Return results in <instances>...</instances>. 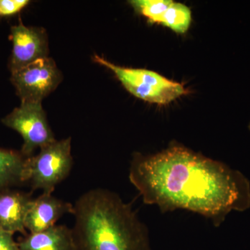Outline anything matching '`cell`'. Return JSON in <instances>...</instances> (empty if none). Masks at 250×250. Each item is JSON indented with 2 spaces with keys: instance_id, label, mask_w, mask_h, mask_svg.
Masks as SVG:
<instances>
[{
  "instance_id": "obj_14",
  "label": "cell",
  "mask_w": 250,
  "mask_h": 250,
  "mask_svg": "<svg viewBox=\"0 0 250 250\" xmlns=\"http://www.w3.org/2000/svg\"><path fill=\"white\" fill-rule=\"evenodd\" d=\"M29 0H0V16H13L29 4Z\"/></svg>"
},
{
  "instance_id": "obj_5",
  "label": "cell",
  "mask_w": 250,
  "mask_h": 250,
  "mask_svg": "<svg viewBox=\"0 0 250 250\" xmlns=\"http://www.w3.org/2000/svg\"><path fill=\"white\" fill-rule=\"evenodd\" d=\"M1 122L22 136L21 152L25 157L32 156L37 148L41 149L57 141L40 102H21V106L14 108Z\"/></svg>"
},
{
  "instance_id": "obj_6",
  "label": "cell",
  "mask_w": 250,
  "mask_h": 250,
  "mask_svg": "<svg viewBox=\"0 0 250 250\" xmlns=\"http://www.w3.org/2000/svg\"><path fill=\"white\" fill-rule=\"evenodd\" d=\"M11 82L21 102H40L56 89L62 74L53 59H39L11 72Z\"/></svg>"
},
{
  "instance_id": "obj_10",
  "label": "cell",
  "mask_w": 250,
  "mask_h": 250,
  "mask_svg": "<svg viewBox=\"0 0 250 250\" xmlns=\"http://www.w3.org/2000/svg\"><path fill=\"white\" fill-rule=\"evenodd\" d=\"M18 246L19 250H78L72 229L65 225L27 233L18 242Z\"/></svg>"
},
{
  "instance_id": "obj_2",
  "label": "cell",
  "mask_w": 250,
  "mask_h": 250,
  "mask_svg": "<svg viewBox=\"0 0 250 250\" xmlns=\"http://www.w3.org/2000/svg\"><path fill=\"white\" fill-rule=\"evenodd\" d=\"M74 208L72 229L78 250H151L147 226L116 192L93 189Z\"/></svg>"
},
{
  "instance_id": "obj_7",
  "label": "cell",
  "mask_w": 250,
  "mask_h": 250,
  "mask_svg": "<svg viewBox=\"0 0 250 250\" xmlns=\"http://www.w3.org/2000/svg\"><path fill=\"white\" fill-rule=\"evenodd\" d=\"M12 52L9 67L11 72L29 65L39 59L47 57L48 45L45 30L27 27L22 22L11 28Z\"/></svg>"
},
{
  "instance_id": "obj_8",
  "label": "cell",
  "mask_w": 250,
  "mask_h": 250,
  "mask_svg": "<svg viewBox=\"0 0 250 250\" xmlns=\"http://www.w3.org/2000/svg\"><path fill=\"white\" fill-rule=\"evenodd\" d=\"M74 211V205L70 202L60 200L52 194L42 192L33 200L25 220L26 229L29 233L45 231L56 225L64 215H73Z\"/></svg>"
},
{
  "instance_id": "obj_11",
  "label": "cell",
  "mask_w": 250,
  "mask_h": 250,
  "mask_svg": "<svg viewBox=\"0 0 250 250\" xmlns=\"http://www.w3.org/2000/svg\"><path fill=\"white\" fill-rule=\"evenodd\" d=\"M25 157L21 152L0 147V195L24 183Z\"/></svg>"
},
{
  "instance_id": "obj_4",
  "label": "cell",
  "mask_w": 250,
  "mask_h": 250,
  "mask_svg": "<svg viewBox=\"0 0 250 250\" xmlns=\"http://www.w3.org/2000/svg\"><path fill=\"white\" fill-rule=\"evenodd\" d=\"M72 166L71 138L55 141L41 148L37 155L27 158L24 183L30 184L33 190L41 189L52 194L55 187L68 177Z\"/></svg>"
},
{
  "instance_id": "obj_15",
  "label": "cell",
  "mask_w": 250,
  "mask_h": 250,
  "mask_svg": "<svg viewBox=\"0 0 250 250\" xmlns=\"http://www.w3.org/2000/svg\"><path fill=\"white\" fill-rule=\"evenodd\" d=\"M0 250H19L18 243L14 238V233L0 229Z\"/></svg>"
},
{
  "instance_id": "obj_16",
  "label": "cell",
  "mask_w": 250,
  "mask_h": 250,
  "mask_svg": "<svg viewBox=\"0 0 250 250\" xmlns=\"http://www.w3.org/2000/svg\"><path fill=\"white\" fill-rule=\"evenodd\" d=\"M248 128H249V130H250V123H249V125H248Z\"/></svg>"
},
{
  "instance_id": "obj_13",
  "label": "cell",
  "mask_w": 250,
  "mask_h": 250,
  "mask_svg": "<svg viewBox=\"0 0 250 250\" xmlns=\"http://www.w3.org/2000/svg\"><path fill=\"white\" fill-rule=\"evenodd\" d=\"M136 12L142 15L154 23L168 9L173 2L171 0H131L129 1Z\"/></svg>"
},
{
  "instance_id": "obj_9",
  "label": "cell",
  "mask_w": 250,
  "mask_h": 250,
  "mask_svg": "<svg viewBox=\"0 0 250 250\" xmlns=\"http://www.w3.org/2000/svg\"><path fill=\"white\" fill-rule=\"evenodd\" d=\"M34 199L31 193L6 190L0 195V229L8 232L27 234L25 220Z\"/></svg>"
},
{
  "instance_id": "obj_3",
  "label": "cell",
  "mask_w": 250,
  "mask_h": 250,
  "mask_svg": "<svg viewBox=\"0 0 250 250\" xmlns=\"http://www.w3.org/2000/svg\"><path fill=\"white\" fill-rule=\"evenodd\" d=\"M93 59L109 69L128 92L143 101L165 105L188 93L182 83L152 70L119 66L98 55Z\"/></svg>"
},
{
  "instance_id": "obj_12",
  "label": "cell",
  "mask_w": 250,
  "mask_h": 250,
  "mask_svg": "<svg viewBox=\"0 0 250 250\" xmlns=\"http://www.w3.org/2000/svg\"><path fill=\"white\" fill-rule=\"evenodd\" d=\"M191 11L182 3L172 2L168 9L154 23L162 24L178 34H184L191 23Z\"/></svg>"
},
{
  "instance_id": "obj_1",
  "label": "cell",
  "mask_w": 250,
  "mask_h": 250,
  "mask_svg": "<svg viewBox=\"0 0 250 250\" xmlns=\"http://www.w3.org/2000/svg\"><path fill=\"white\" fill-rule=\"evenodd\" d=\"M130 182L161 212L187 210L220 226L231 211L250 207V182L240 171L172 143L160 152L135 154Z\"/></svg>"
}]
</instances>
